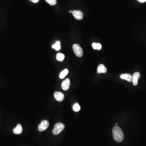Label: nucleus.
<instances>
[{
  "label": "nucleus",
  "instance_id": "nucleus-6",
  "mask_svg": "<svg viewBox=\"0 0 146 146\" xmlns=\"http://www.w3.org/2000/svg\"><path fill=\"white\" fill-rule=\"evenodd\" d=\"M54 96L56 100L59 102L63 101L65 97L64 94L60 92H55Z\"/></svg>",
  "mask_w": 146,
  "mask_h": 146
},
{
  "label": "nucleus",
  "instance_id": "nucleus-10",
  "mask_svg": "<svg viewBox=\"0 0 146 146\" xmlns=\"http://www.w3.org/2000/svg\"><path fill=\"white\" fill-rule=\"evenodd\" d=\"M23 128L21 124H18L13 130V133L15 134H20L22 133Z\"/></svg>",
  "mask_w": 146,
  "mask_h": 146
},
{
  "label": "nucleus",
  "instance_id": "nucleus-21",
  "mask_svg": "<svg viewBox=\"0 0 146 146\" xmlns=\"http://www.w3.org/2000/svg\"><path fill=\"white\" fill-rule=\"evenodd\" d=\"M70 13H72V10L70 11Z\"/></svg>",
  "mask_w": 146,
  "mask_h": 146
},
{
  "label": "nucleus",
  "instance_id": "nucleus-20",
  "mask_svg": "<svg viewBox=\"0 0 146 146\" xmlns=\"http://www.w3.org/2000/svg\"><path fill=\"white\" fill-rule=\"evenodd\" d=\"M140 3H144L146 2V0H138Z\"/></svg>",
  "mask_w": 146,
  "mask_h": 146
},
{
  "label": "nucleus",
  "instance_id": "nucleus-16",
  "mask_svg": "<svg viewBox=\"0 0 146 146\" xmlns=\"http://www.w3.org/2000/svg\"><path fill=\"white\" fill-rule=\"evenodd\" d=\"M73 110L75 112H78L80 110V105L78 103L75 104L73 106Z\"/></svg>",
  "mask_w": 146,
  "mask_h": 146
},
{
  "label": "nucleus",
  "instance_id": "nucleus-19",
  "mask_svg": "<svg viewBox=\"0 0 146 146\" xmlns=\"http://www.w3.org/2000/svg\"><path fill=\"white\" fill-rule=\"evenodd\" d=\"M30 1L34 3H37L39 1V0H30Z\"/></svg>",
  "mask_w": 146,
  "mask_h": 146
},
{
  "label": "nucleus",
  "instance_id": "nucleus-8",
  "mask_svg": "<svg viewBox=\"0 0 146 146\" xmlns=\"http://www.w3.org/2000/svg\"><path fill=\"white\" fill-rule=\"evenodd\" d=\"M140 76V73L138 72H136L132 75V82L134 86H136L138 84V80Z\"/></svg>",
  "mask_w": 146,
  "mask_h": 146
},
{
  "label": "nucleus",
  "instance_id": "nucleus-18",
  "mask_svg": "<svg viewBox=\"0 0 146 146\" xmlns=\"http://www.w3.org/2000/svg\"><path fill=\"white\" fill-rule=\"evenodd\" d=\"M92 47L94 50L97 49V43H93L92 44Z\"/></svg>",
  "mask_w": 146,
  "mask_h": 146
},
{
  "label": "nucleus",
  "instance_id": "nucleus-1",
  "mask_svg": "<svg viewBox=\"0 0 146 146\" xmlns=\"http://www.w3.org/2000/svg\"><path fill=\"white\" fill-rule=\"evenodd\" d=\"M113 135L114 139L117 142H121L124 139L123 132L118 126L114 127L113 129Z\"/></svg>",
  "mask_w": 146,
  "mask_h": 146
},
{
  "label": "nucleus",
  "instance_id": "nucleus-7",
  "mask_svg": "<svg viewBox=\"0 0 146 146\" xmlns=\"http://www.w3.org/2000/svg\"><path fill=\"white\" fill-rule=\"evenodd\" d=\"M70 81L69 78H67L66 79L64 80L61 84L62 89L64 91L68 90L70 88Z\"/></svg>",
  "mask_w": 146,
  "mask_h": 146
},
{
  "label": "nucleus",
  "instance_id": "nucleus-3",
  "mask_svg": "<svg viewBox=\"0 0 146 146\" xmlns=\"http://www.w3.org/2000/svg\"><path fill=\"white\" fill-rule=\"evenodd\" d=\"M73 50L75 55L79 57H81L83 56V52L82 48L80 45L75 44L73 46Z\"/></svg>",
  "mask_w": 146,
  "mask_h": 146
},
{
  "label": "nucleus",
  "instance_id": "nucleus-13",
  "mask_svg": "<svg viewBox=\"0 0 146 146\" xmlns=\"http://www.w3.org/2000/svg\"><path fill=\"white\" fill-rule=\"evenodd\" d=\"M68 73H69L68 70L67 69H65L59 75V78L61 79H63L67 75Z\"/></svg>",
  "mask_w": 146,
  "mask_h": 146
},
{
  "label": "nucleus",
  "instance_id": "nucleus-15",
  "mask_svg": "<svg viewBox=\"0 0 146 146\" xmlns=\"http://www.w3.org/2000/svg\"><path fill=\"white\" fill-rule=\"evenodd\" d=\"M46 2H47L48 4L50 5H56L57 3L56 0H45Z\"/></svg>",
  "mask_w": 146,
  "mask_h": 146
},
{
  "label": "nucleus",
  "instance_id": "nucleus-5",
  "mask_svg": "<svg viewBox=\"0 0 146 146\" xmlns=\"http://www.w3.org/2000/svg\"><path fill=\"white\" fill-rule=\"evenodd\" d=\"M72 14L77 20H81L83 18V13L80 10H74L72 11Z\"/></svg>",
  "mask_w": 146,
  "mask_h": 146
},
{
  "label": "nucleus",
  "instance_id": "nucleus-12",
  "mask_svg": "<svg viewBox=\"0 0 146 146\" xmlns=\"http://www.w3.org/2000/svg\"><path fill=\"white\" fill-rule=\"evenodd\" d=\"M53 48L55 49L56 51L60 50L61 49V42L59 41H57L55 44H53L52 46Z\"/></svg>",
  "mask_w": 146,
  "mask_h": 146
},
{
  "label": "nucleus",
  "instance_id": "nucleus-9",
  "mask_svg": "<svg viewBox=\"0 0 146 146\" xmlns=\"http://www.w3.org/2000/svg\"><path fill=\"white\" fill-rule=\"evenodd\" d=\"M120 78L122 79L125 80L129 82H132V75H131L130 74H122L120 75Z\"/></svg>",
  "mask_w": 146,
  "mask_h": 146
},
{
  "label": "nucleus",
  "instance_id": "nucleus-4",
  "mask_svg": "<svg viewBox=\"0 0 146 146\" xmlns=\"http://www.w3.org/2000/svg\"><path fill=\"white\" fill-rule=\"evenodd\" d=\"M49 126V121L46 120L42 121L39 124L38 127L39 131L40 132H43L45 131L48 128Z\"/></svg>",
  "mask_w": 146,
  "mask_h": 146
},
{
  "label": "nucleus",
  "instance_id": "nucleus-11",
  "mask_svg": "<svg viewBox=\"0 0 146 146\" xmlns=\"http://www.w3.org/2000/svg\"><path fill=\"white\" fill-rule=\"evenodd\" d=\"M107 72V68L103 64H100L97 67V73L98 74L106 73Z\"/></svg>",
  "mask_w": 146,
  "mask_h": 146
},
{
  "label": "nucleus",
  "instance_id": "nucleus-17",
  "mask_svg": "<svg viewBox=\"0 0 146 146\" xmlns=\"http://www.w3.org/2000/svg\"><path fill=\"white\" fill-rule=\"evenodd\" d=\"M101 48V44L99 43H97V49L98 50H100Z\"/></svg>",
  "mask_w": 146,
  "mask_h": 146
},
{
  "label": "nucleus",
  "instance_id": "nucleus-22",
  "mask_svg": "<svg viewBox=\"0 0 146 146\" xmlns=\"http://www.w3.org/2000/svg\"><path fill=\"white\" fill-rule=\"evenodd\" d=\"M116 125H118V124H117V123H116Z\"/></svg>",
  "mask_w": 146,
  "mask_h": 146
},
{
  "label": "nucleus",
  "instance_id": "nucleus-2",
  "mask_svg": "<svg viewBox=\"0 0 146 146\" xmlns=\"http://www.w3.org/2000/svg\"><path fill=\"white\" fill-rule=\"evenodd\" d=\"M65 128V125L61 123H56L54 126V128L53 130V133L55 135L58 134L62 132Z\"/></svg>",
  "mask_w": 146,
  "mask_h": 146
},
{
  "label": "nucleus",
  "instance_id": "nucleus-14",
  "mask_svg": "<svg viewBox=\"0 0 146 146\" xmlns=\"http://www.w3.org/2000/svg\"><path fill=\"white\" fill-rule=\"evenodd\" d=\"M65 57L64 54L61 53H58L56 55V59L59 61H63Z\"/></svg>",
  "mask_w": 146,
  "mask_h": 146
}]
</instances>
